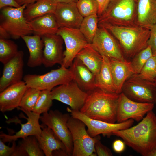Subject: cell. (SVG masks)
Segmentation results:
<instances>
[{
	"label": "cell",
	"mask_w": 156,
	"mask_h": 156,
	"mask_svg": "<svg viewBox=\"0 0 156 156\" xmlns=\"http://www.w3.org/2000/svg\"><path fill=\"white\" fill-rule=\"evenodd\" d=\"M15 141L12 142L11 147H10L5 144L2 140H0V156H13L16 148Z\"/></svg>",
	"instance_id": "8d00e7d4"
},
{
	"label": "cell",
	"mask_w": 156,
	"mask_h": 156,
	"mask_svg": "<svg viewBox=\"0 0 156 156\" xmlns=\"http://www.w3.org/2000/svg\"><path fill=\"white\" fill-rule=\"evenodd\" d=\"M110 0H96L98 4L97 15L100 16L103 13Z\"/></svg>",
	"instance_id": "b9f144b4"
},
{
	"label": "cell",
	"mask_w": 156,
	"mask_h": 156,
	"mask_svg": "<svg viewBox=\"0 0 156 156\" xmlns=\"http://www.w3.org/2000/svg\"><path fill=\"white\" fill-rule=\"evenodd\" d=\"M112 135L122 138L125 144L143 156H148L156 148V115L148 112L138 124L113 132Z\"/></svg>",
	"instance_id": "6da1fadb"
},
{
	"label": "cell",
	"mask_w": 156,
	"mask_h": 156,
	"mask_svg": "<svg viewBox=\"0 0 156 156\" xmlns=\"http://www.w3.org/2000/svg\"><path fill=\"white\" fill-rule=\"evenodd\" d=\"M55 3H76L78 0H52Z\"/></svg>",
	"instance_id": "f6af8a7d"
},
{
	"label": "cell",
	"mask_w": 156,
	"mask_h": 156,
	"mask_svg": "<svg viewBox=\"0 0 156 156\" xmlns=\"http://www.w3.org/2000/svg\"><path fill=\"white\" fill-rule=\"evenodd\" d=\"M67 125L73 142V156H90L95 152V145L99 138L92 137L86 130L85 124L80 120L70 116Z\"/></svg>",
	"instance_id": "52a82bcc"
},
{
	"label": "cell",
	"mask_w": 156,
	"mask_h": 156,
	"mask_svg": "<svg viewBox=\"0 0 156 156\" xmlns=\"http://www.w3.org/2000/svg\"><path fill=\"white\" fill-rule=\"evenodd\" d=\"M21 38L25 42L29 53L27 65L34 68L42 64L44 45L40 36L34 35H26Z\"/></svg>",
	"instance_id": "d4e9b609"
},
{
	"label": "cell",
	"mask_w": 156,
	"mask_h": 156,
	"mask_svg": "<svg viewBox=\"0 0 156 156\" xmlns=\"http://www.w3.org/2000/svg\"><path fill=\"white\" fill-rule=\"evenodd\" d=\"M69 68L73 80L83 90L87 92L96 88V75L78 59L75 57Z\"/></svg>",
	"instance_id": "ffe728a7"
},
{
	"label": "cell",
	"mask_w": 156,
	"mask_h": 156,
	"mask_svg": "<svg viewBox=\"0 0 156 156\" xmlns=\"http://www.w3.org/2000/svg\"><path fill=\"white\" fill-rule=\"evenodd\" d=\"M137 12L139 25L150 29L156 24V0H138Z\"/></svg>",
	"instance_id": "cb8c5ba5"
},
{
	"label": "cell",
	"mask_w": 156,
	"mask_h": 156,
	"mask_svg": "<svg viewBox=\"0 0 156 156\" xmlns=\"http://www.w3.org/2000/svg\"><path fill=\"white\" fill-rule=\"evenodd\" d=\"M152 56L151 49L148 46L136 54L131 61L134 74H139L146 62Z\"/></svg>",
	"instance_id": "836d02e7"
},
{
	"label": "cell",
	"mask_w": 156,
	"mask_h": 156,
	"mask_svg": "<svg viewBox=\"0 0 156 156\" xmlns=\"http://www.w3.org/2000/svg\"><path fill=\"white\" fill-rule=\"evenodd\" d=\"M51 94L53 100L59 101L69 105L71 109L79 111L88 96L87 92L81 89L73 80L54 88Z\"/></svg>",
	"instance_id": "8fae6325"
},
{
	"label": "cell",
	"mask_w": 156,
	"mask_h": 156,
	"mask_svg": "<svg viewBox=\"0 0 156 156\" xmlns=\"http://www.w3.org/2000/svg\"><path fill=\"white\" fill-rule=\"evenodd\" d=\"M125 143L120 140H116L113 142L112 148L115 152L120 153L124 151L125 148Z\"/></svg>",
	"instance_id": "ab89813d"
},
{
	"label": "cell",
	"mask_w": 156,
	"mask_h": 156,
	"mask_svg": "<svg viewBox=\"0 0 156 156\" xmlns=\"http://www.w3.org/2000/svg\"><path fill=\"white\" fill-rule=\"evenodd\" d=\"M95 152L99 156H112V154L110 150L103 145L99 138L97 140L95 145Z\"/></svg>",
	"instance_id": "74e56055"
},
{
	"label": "cell",
	"mask_w": 156,
	"mask_h": 156,
	"mask_svg": "<svg viewBox=\"0 0 156 156\" xmlns=\"http://www.w3.org/2000/svg\"><path fill=\"white\" fill-rule=\"evenodd\" d=\"M44 45L42 63L47 68L56 64L62 65L63 59L62 38L57 34H48L41 37Z\"/></svg>",
	"instance_id": "9a60e30c"
},
{
	"label": "cell",
	"mask_w": 156,
	"mask_h": 156,
	"mask_svg": "<svg viewBox=\"0 0 156 156\" xmlns=\"http://www.w3.org/2000/svg\"><path fill=\"white\" fill-rule=\"evenodd\" d=\"M99 27V16L94 14L84 17L79 29L88 43L91 44Z\"/></svg>",
	"instance_id": "f546056e"
},
{
	"label": "cell",
	"mask_w": 156,
	"mask_h": 156,
	"mask_svg": "<svg viewBox=\"0 0 156 156\" xmlns=\"http://www.w3.org/2000/svg\"><path fill=\"white\" fill-rule=\"evenodd\" d=\"M22 111L28 117L27 122L25 124H21V129L14 135L1 134L0 138L4 143L12 142L19 138L22 139L30 136H37L40 135L42 131L41 125L39 122L40 114L33 112L24 110Z\"/></svg>",
	"instance_id": "d6986e66"
},
{
	"label": "cell",
	"mask_w": 156,
	"mask_h": 156,
	"mask_svg": "<svg viewBox=\"0 0 156 156\" xmlns=\"http://www.w3.org/2000/svg\"><path fill=\"white\" fill-rule=\"evenodd\" d=\"M57 5L52 0H36L27 6L24 11V16L29 22L48 14H54Z\"/></svg>",
	"instance_id": "4316f807"
},
{
	"label": "cell",
	"mask_w": 156,
	"mask_h": 156,
	"mask_svg": "<svg viewBox=\"0 0 156 156\" xmlns=\"http://www.w3.org/2000/svg\"><path fill=\"white\" fill-rule=\"evenodd\" d=\"M99 28L91 44L101 55L110 58L124 60L122 53L116 41L105 28Z\"/></svg>",
	"instance_id": "5bb4252c"
},
{
	"label": "cell",
	"mask_w": 156,
	"mask_h": 156,
	"mask_svg": "<svg viewBox=\"0 0 156 156\" xmlns=\"http://www.w3.org/2000/svg\"><path fill=\"white\" fill-rule=\"evenodd\" d=\"M117 38L124 53L129 57L133 58L148 46L150 29L139 25H120L107 23L99 24Z\"/></svg>",
	"instance_id": "3957f363"
},
{
	"label": "cell",
	"mask_w": 156,
	"mask_h": 156,
	"mask_svg": "<svg viewBox=\"0 0 156 156\" xmlns=\"http://www.w3.org/2000/svg\"><path fill=\"white\" fill-rule=\"evenodd\" d=\"M44 155L40 148L35 136H30L19 142L13 156H43Z\"/></svg>",
	"instance_id": "f1b7e54d"
},
{
	"label": "cell",
	"mask_w": 156,
	"mask_h": 156,
	"mask_svg": "<svg viewBox=\"0 0 156 156\" xmlns=\"http://www.w3.org/2000/svg\"><path fill=\"white\" fill-rule=\"evenodd\" d=\"M138 0H110L102 14L99 17V24L134 25L131 22L137 12Z\"/></svg>",
	"instance_id": "277c9868"
},
{
	"label": "cell",
	"mask_w": 156,
	"mask_h": 156,
	"mask_svg": "<svg viewBox=\"0 0 156 156\" xmlns=\"http://www.w3.org/2000/svg\"><path fill=\"white\" fill-rule=\"evenodd\" d=\"M153 56L156 63V52L153 54Z\"/></svg>",
	"instance_id": "7dc6e473"
},
{
	"label": "cell",
	"mask_w": 156,
	"mask_h": 156,
	"mask_svg": "<svg viewBox=\"0 0 156 156\" xmlns=\"http://www.w3.org/2000/svg\"><path fill=\"white\" fill-rule=\"evenodd\" d=\"M41 91L34 88L28 87L17 109L21 111L32 112Z\"/></svg>",
	"instance_id": "1f68e13d"
},
{
	"label": "cell",
	"mask_w": 156,
	"mask_h": 156,
	"mask_svg": "<svg viewBox=\"0 0 156 156\" xmlns=\"http://www.w3.org/2000/svg\"><path fill=\"white\" fill-rule=\"evenodd\" d=\"M41 125V133L39 135L35 137L44 155L52 156L53 153L56 151L67 153L64 145L52 129L42 124Z\"/></svg>",
	"instance_id": "44dd1931"
},
{
	"label": "cell",
	"mask_w": 156,
	"mask_h": 156,
	"mask_svg": "<svg viewBox=\"0 0 156 156\" xmlns=\"http://www.w3.org/2000/svg\"><path fill=\"white\" fill-rule=\"evenodd\" d=\"M10 38V36L6 31L0 28V38L8 39Z\"/></svg>",
	"instance_id": "7bdbcfd3"
},
{
	"label": "cell",
	"mask_w": 156,
	"mask_h": 156,
	"mask_svg": "<svg viewBox=\"0 0 156 156\" xmlns=\"http://www.w3.org/2000/svg\"><path fill=\"white\" fill-rule=\"evenodd\" d=\"M54 14L60 27L79 28L83 18L76 3H58Z\"/></svg>",
	"instance_id": "e0dca14e"
},
{
	"label": "cell",
	"mask_w": 156,
	"mask_h": 156,
	"mask_svg": "<svg viewBox=\"0 0 156 156\" xmlns=\"http://www.w3.org/2000/svg\"><path fill=\"white\" fill-rule=\"evenodd\" d=\"M79 12L84 18L97 14L98 4L96 0H78L76 3Z\"/></svg>",
	"instance_id": "e575fe53"
},
{
	"label": "cell",
	"mask_w": 156,
	"mask_h": 156,
	"mask_svg": "<svg viewBox=\"0 0 156 156\" xmlns=\"http://www.w3.org/2000/svg\"><path fill=\"white\" fill-rule=\"evenodd\" d=\"M76 58L79 60L96 76L99 74L103 62V57L91 44H88L81 50Z\"/></svg>",
	"instance_id": "484cf974"
},
{
	"label": "cell",
	"mask_w": 156,
	"mask_h": 156,
	"mask_svg": "<svg viewBox=\"0 0 156 156\" xmlns=\"http://www.w3.org/2000/svg\"><path fill=\"white\" fill-rule=\"evenodd\" d=\"M122 92L129 98L135 101L154 103L156 94V81H149L133 74L124 83Z\"/></svg>",
	"instance_id": "ba28073f"
},
{
	"label": "cell",
	"mask_w": 156,
	"mask_h": 156,
	"mask_svg": "<svg viewBox=\"0 0 156 156\" xmlns=\"http://www.w3.org/2000/svg\"><path fill=\"white\" fill-rule=\"evenodd\" d=\"M20 6L15 0H0V8L6 7L18 8Z\"/></svg>",
	"instance_id": "60d3db41"
},
{
	"label": "cell",
	"mask_w": 156,
	"mask_h": 156,
	"mask_svg": "<svg viewBox=\"0 0 156 156\" xmlns=\"http://www.w3.org/2000/svg\"><path fill=\"white\" fill-rule=\"evenodd\" d=\"M28 87L23 81L12 84L0 93V110L3 113L11 111L19 106Z\"/></svg>",
	"instance_id": "ac0fdd59"
},
{
	"label": "cell",
	"mask_w": 156,
	"mask_h": 156,
	"mask_svg": "<svg viewBox=\"0 0 156 156\" xmlns=\"http://www.w3.org/2000/svg\"><path fill=\"white\" fill-rule=\"evenodd\" d=\"M18 51V46L14 41L0 38V61L3 64L13 58Z\"/></svg>",
	"instance_id": "4dcf8cb0"
},
{
	"label": "cell",
	"mask_w": 156,
	"mask_h": 156,
	"mask_svg": "<svg viewBox=\"0 0 156 156\" xmlns=\"http://www.w3.org/2000/svg\"><path fill=\"white\" fill-rule=\"evenodd\" d=\"M87 93L85 102L80 111L90 118L115 123L120 94L97 88Z\"/></svg>",
	"instance_id": "7a4b0ae2"
},
{
	"label": "cell",
	"mask_w": 156,
	"mask_h": 156,
	"mask_svg": "<svg viewBox=\"0 0 156 156\" xmlns=\"http://www.w3.org/2000/svg\"><path fill=\"white\" fill-rule=\"evenodd\" d=\"M155 103H156V97H155Z\"/></svg>",
	"instance_id": "c3c4849f"
},
{
	"label": "cell",
	"mask_w": 156,
	"mask_h": 156,
	"mask_svg": "<svg viewBox=\"0 0 156 156\" xmlns=\"http://www.w3.org/2000/svg\"><path fill=\"white\" fill-rule=\"evenodd\" d=\"M70 116L57 110H51L40 116L42 124L49 127L64 145L68 155H72L73 142L70 132L67 125Z\"/></svg>",
	"instance_id": "9c48e42d"
},
{
	"label": "cell",
	"mask_w": 156,
	"mask_h": 156,
	"mask_svg": "<svg viewBox=\"0 0 156 156\" xmlns=\"http://www.w3.org/2000/svg\"><path fill=\"white\" fill-rule=\"evenodd\" d=\"M28 23L33 33L40 37L56 34L60 27L54 14H48L34 19Z\"/></svg>",
	"instance_id": "603a6c76"
},
{
	"label": "cell",
	"mask_w": 156,
	"mask_h": 156,
	"mask_svg": "<svg viewBox=\"0 0 156 156\" xmlns=\"http://www.w3.org/2000/svg\"><path fill=\"white\" fill-rule=\"evenodd\" d=\"M150 29V35L147 44L150 47L153 54L156 52V24Z\"/></svg>",
	"instance_id": "f35d334b"
},
{
	"label": "cell",
	"mask_w": 156,
	"mask_h": 156,
	"mask_svg": "<svg viewBox=\"0 0 156 156\" xmlns=\"http://www.w3.org/2000/svg\"><path fill=\"white\" fill-rule=\"evenodd\" d=\"M154 107V103L134 101L122 92L119 98L116 121L121 123L130 119L139 121Z\"/></svg>",
	"instance_id": "4fadbf2b"
},
{
	"label": "cell",
	"mask_w": 156,
	"mask_h": 156,
	"mask_svg": "<svg viewBox=\"0 0 156 156\" xmlns=\"http://www.w3.org/2000/svg\"><path fill=\"white\" fill-rule=\"evenodd\" d=\"M51 91L47 90L41 91L32 112L40 114L48 112L53 104Z\"/></svg>",
	"instance_id": "d6a6232c"
},
{
	"label": "cell",
	"mask_w": 156,
	"mask_h": 156,
	"mask_svg": "<svg viewBox=\"0 0 156 156\" xmlns=\"http://www.w3.org/2000/svg\"><path fill=\"white\" fill-rule=\"evenodd\" d=\"M27 5L18 8L6 7L1 9L0 28L6 31L11 38L18 39L33 33L23 15Z\"/></svg>",
	"instance_id": "5b68a950"
},
{
	"label": "cell",
	"mask_w": 156,
	"mask_h": 156,
	"mask_svg": "<svg viewBox=\"0 0 156 156\" xmlns=\"http://www.w3.org/2000/svg\"><path fill=\"white\" fill-rule=\"evenodd\" d=\"M24 53L19 51L11 60L4 64L0 79V92L10 86L20 81L23 79Z\"/></svg>",
	"instance_id": "2e32d148"
},
{
	"label": "cell",
	"mask_w": 156,
	"mask_h": 156,
	"mask_svg": "<svg viewBox=\"0 0 156 156\" xmlns=\"http://www.w3.org/2000/svg\"><path fill=\"white\" fill-rule=\"evenodd\" d=\"M23 79L28 87L34 88L40 90H51L57 86L73 80V76L69 68L61 66L59 68L52 70L43 75H25Z\"/></svg>",
	"instance_id": "8992f818"
},
{
	"label": "cell",
	"mask_w": 156,
	"mask_h": 156,
	"mask_svg": "<svg viewBox=\"0 0 156 156\" xmlns=\"http://www.w3.org/2000/svg\"><path fill=\"white\" fill-rule=\"evenodd\" d=\"M67 110L73 117L80 120L87 127V132L92 137L100 134L109 136L112 133L118 130H124L131 127L134 120L129 119L125 121L117 123H110L90 118L80 111L74 110L68 107Z\"/></svg>",
	"instance_id": "7c38bea8"
},
{
	"label": "cell",
	"mask_w": 156,
	"mask_h": 156,
	"mask_svg": "<svg viewBox=\"0 0 156 156\" xmlns=\"http://www.w3.org/2000/svg\"><path fill=\"white\" fill-rule=\"evenodd\" d=\"M100 71L96 76V88L105 91L116 93L112 73L110 58L104 55Z\"/></svg>",
	"instance_id": "83f0119b"
},
{
	"label": "cell",
	"mask_w": 156,
	"mask_h": 156,
	"mask_svg": "<svg viewBox=\"0 0 156 156\" xmlns=\"http://www.w3.org/2000/svg\"><path fill=\"white\" fill-rule=\"evenodd\" d=\"M56 34L62 38L66 47L61 66L69 68L78 53L89 43L79 28L60 27Z\"/></svg>",
	"instance_id": "30bf717a"
},
{
	"label": "cell",
	"mask_w": 156,
	"mask_h": 156,
	"mask_svg": "<svg viewBox=\"0 0 156 156\" xmlns=\"http://www.w3.org/2000/svg\"><path fill=\"white\" fill-rule=\"evenodd\" d=\"M137 74L143 79L156 81V63L153 56L148 60L139 73Z\"/></svg>",
	"instance_id": "d590c367"
},
{
	"label": "cell",
	"mask_w": 156,
	"mask_h": 156,
	"mask_svg": "<svg viewBox=\"0 0 156 156\" xmlns=\"http://www.w3.org/2000/svg\"><path fill=\"white\" fill-rule=\"evenodd\" d=\"M112 73L116 93L122 92L123 85L127 79L134 74L131 61L110 58Z\"/></svg>",
	"instance_id": "7402d4cb"
},
{
	"label": "cell",
	"mask_w": 156,
	"mask_h": 156,
	"mask_svg": "<svg viewBox=\"0 0 156 156\" xmlns=\"http://www.w3.org/2000/svg\"><path fill=\"white\" fill-rule=\"evenodd\" d=\"M148 156H156V148L150 153Z\"/></svg>",
	"instance_id": "bcb514c9"
},
{
	"label": "cell",
	"mask_w": 156,
	"mask_h": 156,
	"mask_svg": "<svg viewBox=\"0 0 156 156\" xmlns=\"http://www.w3.org/2000/svg\"><path fill=\"white\" fill-rule=\"evenodd\" d=\"M16 2L20 5L24 4L27 5L34 3L36 0H15Z\"/></svg>",
	"instance_id": "ee69618b"
}]
</instances>
